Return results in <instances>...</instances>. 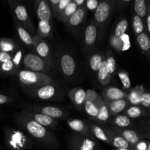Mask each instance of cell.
I'll return each mask as SVG.
<instances>
[{"mask_svg": "<svg viewBox=\"0 0 150 150\" xmlns=\"http://www.w3.org/2000/svg\"><path fill=\"white\" fill-rule=\"evenodd\" d=\"M25 67L32 72H41L45 69V64L42 58L34 54H27L23 57Z\"/></svg>", "mask_w": 150, "mask_h": 150, "instance_id": "1", "label": "cell"}, {"mask_svg": "<svg viewBox=\"0 0 150 150\" xmlns=\"http://www.w3.org/2000/svg\"><path fill=\"white\" fill-rule=\"evenodd\" d=\"M60 63L63 73L67 76H73L76 70V63L73 57L69 54H64L61 57Z\"/></svg>", "mask_w": 150, "mask_h": 150, "instance_id": "2", "label": "cell"}, {"mask_svg": "<svg viewBox=\"0 0 150 150\" xmlns=\"http://www.w3.org/2000/svg\"><path fill=\"white\" fill-rule=\"evenodd\" d=\"M110 10L111 7L108 2L102 1L99 3V5L95 10V18L96 21L99 23H104L109 16Z\"/></svg>", "mask_w": 150, "mask_h": 150, "instance_id": "3", "label": "cell"}, {"mask_svg": "<svg viewBox=\"0 0 150 150\" xmlns=\"http://www.w3.org/2000/svg\"><path fill=\"white\" fill-rule=\"evenodd\" d=\"M26 129L28 132L36 139H42L46 134L45 127L35 120H31L26 123Z\"/></svg>", "mask_w": 150, "mask_h": 150, "instance_id": "4", "label": "cell"}, {"mask_svg": "<svg viewBox=\"0 0 150 150\" xmlns=\"http://www.w3.org/2000/svg\"><path fill=\"white\" fill-rule=\"evenodd\" d=\"M40 75L29 70H22L19 73L18 77L21 82L26 85H33L39 83L40 80Z\"/></svg>", "mask_w": 150, "mask_h": 150, "instance_id": "5", "label": "cell"}, {"mask_svg": "<svg viewBox=\"0 0 150 150\" xmlns=\"http://www.w3.org/2000/svg\"><path fill=\"white\" fill-rule=\"evenodd\" d=\"M37 15L40 21H50L51 18V11L48 1H41L39 3L37 9Z\"/></svg>", "mask_w": 150, "mask_h": 150, "instance_id": "6", "label": "cell"}, {"mask_svg": "<svg viewBox=\"0 0 150 150\" xmlns=\"http://www.w3.org/2000/svg\"><path fill=\"white\" fill-rule=\"evenodd\" d=\"M97 32L96 26L94 24H89L85 30L84 41L87 45H92L97 40Z\"/></svg>", "mask_w": 150, "mask_h": 150, "instance_id": "7", "label": "cell"}, {"mask_svg": "<svg viewBox=\"0 0 150 150\" xmlns=\"http://www.w3.org/2000/svg\"><path fill=\"white\" fill-rule=\"evenodd\" d=\"M85 15H86V11L83 7L77 9L76 11L69 18V23L71 26H79L84 19Z\"/></svg>", "mask_w": 150, "mask_h": 150, "instance_id": "8", "label": "cell"}, {"mask_svg": "<svg viewBox=\"0 0 150 150\" xmlns=\"http://www.w3.org/2000/svg\"><path fill=\"white\" fill-rule=\"evenodd\" d=\"M56 92L55 88L51 85L42 86L38 90V96L42 100H48L52 98Z\"/></svg>", "mask_w": 150, "mask_h": 150, "instance_id": "9", "label": "cell"}, {"mask_svg": "<svg viewBox=\"0 0 150 150\" xmlns=\"http://www.w3.org/2000/svg\"><path fill=\"white\" fill-rule=\"evenodd\" d=\"M134 10L136 16L141 18H145L147 14V6L145 0H136L134 2Z\"/></svg>", "mask_w": 150, "mask_h": 150, "instance_id": "10", "label": "cell"}, {"mask_svg": "<svg viewBox=\"0 0 150 150\" xmlns=\"http://www.w3.org/2000/svg\"><path fill=\"white\" fill-rule=\"evenodd\" d=\"M137 42L141 49L144 52L150 51V38L145 32L140 34L137 36Z\"/></svg>", "mask_w": 150, "mask_h": 150, "instance_id": "11", "label": "cell"}, {"mask_svg": "<svg viewBox=\"0 0 150 150\" xmlns=\"http://www.w3.org/2000/svg\"><path fill=\"white\" fill-rule=\"evenodd\" d=\"M107 98L111 100H122L125 96V92L121 89L116 87L108 88L105 92Z\"/></svg>", "mask_w": 150, "mask_h": 150, "instance_id": "12", "label": "cell"}, {"mask_svg": "<svg viewBox=\"0 0 150 150\" xmlns=\"http://www.w3.org/2000/svg\"><path fill=\"white\" fill-rule=\"evenodd\" d=\"M42 114L45 116L53 118H60L63 115V112L61 109L57 107L46 106L42 109Z\"/></svg>", "mask_w": 150, "mask_h": 150, "instance_id": "13", "label": "cell"}, {"mask_svg": "<svg viewBox=\"0 0 150 150\" xmlns=\"http://www.w3.org/2000/svg\"><path fill=\"white\" fill-rule=\"evenodd\" d=\"M122 137L130 144H136L140 142V138L137 133L131 130H125L122 133Z\"/></svg>", "mask_w": 150, "mask_h": 150, "instance_id": "14", "label": "cell"}, {"mask_svg": "<svg viewBox=\"0 0 150 150\" xmlns=\"http://www.w3.org/2000/svg\"><path fill=\"white\" fill-rule=\"evenodd\" d=\"M127 106V102L125 100H117L111 102L110 105V109L114 114H118L122 112Z\"/></svg>", "mask_w": 150, "mask_h": 150, "instance_id": "15", "label": "cell"}, {"mask_svg": "<svg viewBox=\"0 0 150 150\" xmlns=\"http://www.w3.org/2000/svg\"><path fill=\"white\" fill-rule=\"evenodd\" d=\"M38 30L41 37H47L51 34V27L49 21H40L38 23Z\"/></svg>", "mask_w": 150, "mask_h": 150, "instance_id": "16", "label": "cell"}, {"mask_svg": "<svg viewBox=\"0 0 150 150\" xmlns=\"http://www.w3.org/2000/svg\"><path fill=\"white\" fill-rule=\"evenodd\" d=\"M36 51L40 58H46L49 54V47L48 44L43 40H41L36 46Z\"/></svg>", "mask_w": 150, "mask_h": 150, "instance_id": "17", "label": "cell"}, {"mask_svg": "<svg viewBox=\"0 0 150 150\" xmlns=\"http://www.w3.org/2000/svg\"><path fill=\"white\" fill-rule=\"evenodd\" d=\"M15 49V45L10 40L0 38V51L2 52H12Z\"/></svg>", "mask_w": 150, "mask_h": 150, "instance_id": "18", "label": "cell"}, {"mask_svg": "<svg viewBox=\"0 0 150 150\" xmlns=\"http://www.w3.org/2000/svg\"><path fill=\"white\" fill-rule=\"evenodd\" d=\"M14 13L16 14V18L20 21L24 22L28 19L27 10L23 5H18L14 10Z\"/></svg>", "mask_w": 150, "mask_h": 150, "instance_id": "19", "label": "cell"}, {"mask_svg": "<svg viewBox=\"0 0 150 150\" xmlns=\"http://www.w3.org/2000/svg\"><path fill=\"white\" fill-rule=\"evenodd\" d=\"M17 29L18 34L19 37H20L21 40L26 45H32V43H33V40H32V37L30 36L29 32H28L26 29H23V28L19 27V26H18Z\"/></svg>", "mask_w": 150, "mask_h": 150, "instance_id": "20", "label": "cell"}, {"mask_svg": "<svg viewBox=\"0 0 150 150\" xmlns=\"http://www.w3.org/2000/svg\"><path fill=\"white\" fill-rule=\"evenodd\" d=\"M133 27L135 33L136 35H140L143 33L144 30V22L141 18L138 16H135L133 20Z\"/></svg>", "mask_w": 150, "mask_h": 150, "instance_id": "21", "label": "cell"}, {"mask_svg": "<svg viewBox=\"0 0 150 150\" xmlns=\"http://www.w3.org/2000/svg\"><path fill=\"white\" fill-rule=\"evenodd\" d=\"M34 120L35 122L39 123L42 126L51 125L53 123V120L51 117L45 116L42 114H38L34 116Z\"/></svg>", "mask_w": 150, "mask_h": 150, "instance_id": "22", "label": "cell"}, {"mask_svg": "<svg viewBox=\"0 0 150 150\" xmlns=\"http://www.w3.org/2000/svg\"><path fill=\"white\" fill-rule=\"evenodd\" d=\"M103 59L102 57L99 54H95L92 56L89 61V64H90V67L92 68V70L94 71H98L100 67L101 64L103 63Z\"/></svg>", "mask_w": 150, "mask_h": 150, "instance_id": "23", "label": "cell"}, {"mask_svg": "<svg viewBox=\"0 0 150 150\" xmlns=\"http://www.w3.org/2000/svg\"><path fill=\"white\" fill-rule=\"evenodd\" d=\"M109 78V73L107 70L106 65H105V61L103 62L99 70H98V79L100 81L103 83H106L107 80Z\"/></svg>", "mask_w": 150, "mask_h": 150, "instance_id": "24", "label": "cell"}, {"mask_svg": "<svg viewBox=\"0 0 150 150\" xmlns=\"http://www.w3.org/2000/svg\"><path fill=\"white\" fill-rule=\"evenodd\" d=\"M127 27H128V23H127V20L123 19L120 23L117 24V27L115 29V35L117 38H121L123 35L125 34V32L127 31Z\"/></svg>", "mask_w": 150, "mask_h": 150, "instance_id": "25", "label": "cell"}, {"mask_svg": "<svg viewBox=\"0 0 150 150\" xmlns=\"http://www.w3.org/2000/svg\"><path fill=\"white\" fill-rule=\"evenodd\" d=\"M85 110L86 112L91 117H98L99 109L97 108L96 105L90 100H87L85 103Z\"/></svg>", "mask_w": 150, "mask_h": 150, "instance_id": "26", "label": "cell"}, {"mask_svg": "<svg viewBox=\"0 0 150 150\" xmlns=\"http://www.w3.org/2000/svg\"><path fill=\"white\" fill-rule=\"evenodd\" d=\"M76 10H77V5L75 4L74 1H72L63 10V14L62 17L64 18V21H66V19L70 18L76 11Z\"/></svg>", "mask_w": 150, "mask_h": 150, "instance_id": "27", "label": "cell"}, {"mask_svg": "<svg viewBox=\"0 0 150 150\" xmlns=\"http://www.w3.org/2000/svg\"><path fill=\"white\" fill-rule=\"evenodd\" d=\"M113 144L118 149H128L130 147V144L123 137H116L113 140Z\"/></svg>", "mask_w": 150, "mask_h": 150, "instance_id": "28", "label": "cell"}, {"mask_svg": "<svg viewBox=\"0 0 150 150\" xmlns=\"http://www.w3.org/2000/svg\"><path fill=\"white\" fill-rule=\"evenodd\" d=\"M114 123L120 127H127L130 125V120L127 116L120 115L116 117Z\"/></svg>", "mask_w": 150, "mask_h": 150, "instance_id": "29", "label": "cell"}, {"mask_svg": "<svg viewBox=\"0 0 150 150\" xmlns=\"http://www.w3.org/2000/svg\"><path fill=\"white\" fill-rule=\"evenodd\" d=\"M127 114L129 117H131V118L133 119H136L142 115L143 111H142V109L139 106L133 105V106L130 107V108L127 109Z\"/></svg>", "mask_w": 150, "mask_h": 150, "instance_id": "30", "label": "cell"}, {"mask_svg": "<svg viewBox=\"0 0 150 150\" xmlns=\"http://www.w3.org/2000/svg\"><path fill=\"white\" fill-rule=\"evenodd\" d=\"M118 76L120 81H121L122 83L123 87L126 89H130L131 87V81H130V79L129 78L128 74L127 73H125V72L122 71L118 73Z\"/></svg>", "mask_w": 150, "mask_h": 150, "instance_id": "31", "label": "cell"}, {"mask_svg": "<svg viewBox=\"0 0 150 150\" xmlns=\"http://www.w3.org/2000/svg\"><path fill=\"white\" fill-rule=\"evenodd\" d=\"M143 93L144 92H142L140 90H137V89L133 90L129 96V100H130V103L135 105L140 104L141 97Z\"/></svg>", "mask_w": 150, "mask_h": 150, "instance_id": "32", "label": "cell"}, {"mask_svg": "<svg viewBox=\"0 0 150 150\" xmlns=\"http://www.w3.org/2000/svg\"><path fill=\"white\" fill-rule=\"evenodd\" d=\"M86 92L83 89H78L74 95V100L75 103L77 105H81L83 102H84L85 99H86Z\"/></svg>", "mask_w": 150, "mask_h": 150, "instance_id": "33", "label": "cell"}, {"mask_svg": "<svg viewBox=\"0 0 150 150\" xmlns=\"http://www.w3.org/2000/svg\"><path fill=\"white\" fill-rule=\"evenodd\" d=\"M98 119L100 121H106L109 118V112H108V108L105 105H102L99 109V113L98 115Z\"/></svg>", "mask_w": 150, "mask_h": 150, "instance_id": "34", "label": "cell"}, {"mask_svg": "<svg viewBox=\"0 0 150 150\" xmlns=\"http://www.w3.org/2000/svg\"><path fill=\"white\" fill-rule=\"evenodd\" d=\"M68 125L70 127V128L73 129L75 131L80 132L81 130H83L84 125H83V123L80 120H72V121L68 122Z\"/></svg>", "mask_w": 150, "mask_h": 150, "instance_id": "35", "label": "cell"}, {"mask_svg": "<svg viewBox=\"0 0 150 150\" xmlns=\"http://www.w3.org/2000/svg\"><path fill=\"white\" fill-rule=\"evenodd\" d=\"M93 132L94 133H95V136H96L98 139H100V140L103 141V142H106L108 141L105 133H104L103 130L100 127L95 126L93 129Z\"/></svg>", "mask_w": 150, "mask_h": 150, "instance_id": "36", "label": "cell"}, {"mask_svg": "<svg viewBox=\"0 0 150 150\" xmlns=\"http://www.w3.org/2000/svg\"><path fill=\"white\" fill-rule=\"evenodd\" d=\"M105 65H106L107 70H108L109 74L114 73V71H115L116 70V62L114 57H108V59H107L106 61H105Z\"/></svg>", "mask_w": 150, "mask_h": 150, "instance_id": "37", "label": "cell"}, {"mask_svg": "<svg viewBox=\"0 0 150 150\" xmlns=\"http://www.w3.org/2000/svg\"><path fill=\"white\" fill-rule=\"evenodd\" d=\"M14 64L13 61H8L0 64V71L2 73H10L14 68Z\"/></svg>", "mask_w": 150, "mask_h": 150, "instance_id": "38", "label": "cell"}, {"mask_svg": "<svg viewBox=\"0 0 150 150\" xmlns=\"http://www.w3.org/2000/svg\"><path fill=\"white\" fill-rule=\"evenodd\" d=\"M140 104L146 108H150V93L144 92L141 97Z\"/></svg>", "mask_w": 150, "mask_h": 150, "instance_id": "39", "label": "cell"}, {"mask_svg": "<svg viewBox=\"0 0 150 150\" xmlns=\"http://www.w3.org/2000/svg\"><path fill=\"white\" fill-rule=\"evenodd\" d=\"M12 59H13V57L9 53L0 51V64H2L6 62L11 61Z\"/></svg>", "mask_w": 150, "mask_h": 150, "instance_id": "40", "label": "cell"}, {"mask_svg": "<svg viewBox=\"0 0 150 150\" xmlns=\"http://www.w3.org/2000/svg\"><path fill=\"white\" fill-rule=\"evenodd\" d=\"M120 38L123 40V46H122L123 51H126V50L129 49L130 47V40H129L128 35L125 34V35H123Z\"/></svg>", "mask_w": 150, "mask_h": 150, "instance_id": "41", "label": "cell"}, {"mask_svg": "<svg viewBox=\"0 0 150 150\" xmlns=\"http://www.w3.org/2000/svg\"><path fill=\"white\" fill-rule=\"evenodd\" d=\"M94 144L93 142H90L89 140H85L82 146H81L80 150H94Z\"/></svg>", "mask_w": 150, "mask_h": 150, "instance_id": "42", "label": "cell"}, {"mask_svg": "<svg viewBox=\"0 0 150 150\" xmlns=\"http://www.w3.org/2000/svg\"><path fill=\"white\" fill-rule=\"evenodd\" d=\"M99 5V2L97 0H89L86 1V7L90 10H96Z\"/></svg>", "mask_w": 150, "mask_h": 150, "instance_id": "43", "label": "cell"}, {"mask_svg": "<svg viewBox=\"0 0 150 150\" xmlns=\"http://www.w3.org/2000/svg\"><path fill=\"white\" fill-rule=\"evenodd\" d=\"M21 56H22V52L21 51H19L16 53L15 57L13 58L12 61H13V64H14L15 66H18L19 64H20L21 60Z\"/></svg>", "mask_w": 150, "mask_h": 150, "instance_id": "44", "label": "cell"}, {"mask_svg": "<svg viewBox=\"0 0 150 150\" xmlns=\"http://www.w3.org/2000/svg\"><path fill=\"white\" fill-rule=\"evenodd\" d=\"M71 1V0H60L59 4L58 5V11H63V10H64V8H65Z\"/></svg>", "mask_w": 150, "mask_h": 150, "instance_id": "45", "label": "cell"}, {"mask_svg": "<svg viewBox=\"0 0 150 150\" xmlns=\"http://www.w3.org/2000/svg\"><path fill=\"white\" fill-rule=\"evenodd\" d=\"M147 144L143 141H140L136 144V150H147Z\"/></svg>", "mask_w": 150, "mask_h": 150, "instance_id": "46", "label": "cell"}, {"mask_svg": "<svg viewBox=\"0 0 150 150\" xmlns=\"http://www.w3.org/2000/svg\"><path fill=\"white\" fill-rule=\"evenodd\" d=\"M148 9H147V18H146V23H147V28H148V31H149V34H150V2L148 1Z\"/></svg>", "mask_w": 150, "mask_h": 150, "instance_id": "47", "label": "cell"}, {"mask_svg": "<svg viewBox=\"0 0 150 150\" xmlns=\"http://www.w3.org/2000/svg\"><path fill=\"white\" fill-rule=\"evenodd\" d=\"M8 100H9L8 98H7L6 95H2V94H0V105L6 103Z\"/></svg>", "mask_w": 150, "mask_h": 150, "instance_id": "48", "label": "cell"}, {"mask_svg": "<svg viewBox=\"0 0 150 150\" xmlns=\"http://www.w3.org/2000/svg\"><path fill=\"white\" fill-rule=\"evenodd\" d=\"M74 1V3L77 6H80L81 4H83V3L85 2L84 0H75V1Z\"/></svg>", "mask_w": 150, "mask_h": 150, "instance_id": "49", "label": "cell"}, {"mask_svg": "<svg viewBox=\"0 0 150 150\" xmlns=\"http://www.w3.org/2000/svg\"><path fill=\"white\" fill-rule=\"evenodd\" d=\"M59 1L60 0H50V3L52 4H54V5H59Z\"/></svg>", "mask_w": 150, "mask_h": 150, "instance_id": "50", "label": "cell"}, {"mask_svg": "<svg viewBox=\"0 0 150 150\" xmlns=\"http://www.w3.org/2000/svg\"><path fill=\"white\" fill-rule=\"evenodd\" d=\"M147 150H150V142L149 143V144L147 145Z\"/></svg>", "mask_w": 150, "mask_h": 150, "instance_id": "51", "label": "cell"}, {"mask_svg": "<svg viewBox=\"0 0 150 150\" xmlns=\"http://www.w3.org/2000/svg\"><path fill=\"white\" fill-rule=\"evenodd\" d=\"M118 150H130L128 149H118Z\"/></svg>", "mask_w": 150, "mask_h": 150, "instance_id": "52", "label": "cell"}]
</instances>
